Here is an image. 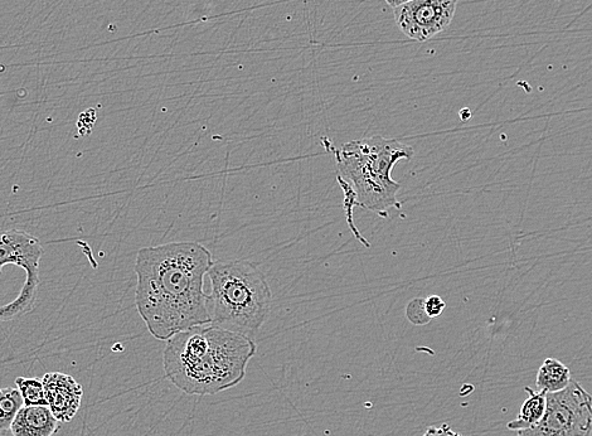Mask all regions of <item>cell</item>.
I'll list each match as a JSON object with an SVG mask.
<instances>
[{
    "mask_svg": "<svg viewBox=\"0 0 592 436\" xmlns=\"http://www.w3.org/2000/svg\"><path fill=\"white\" fill-rule=\"evenodd\" d=\"M213 263L211 251L198 242L139 250L135 305L153 337L168 341L179 332L211 324L205 278Z\"/></svg>",
    "mask_w": 592,
    "mask_h": 436,
    "instance_id": "6da1fadb",
    "label": "cell"
},
{
    "mask_svg": "<svg viewBox=\"0 0 592 436\" xmlns=\"http://www.w3.org/2000/svg\"><path fill=\"white\" fill-rule=\"evenodd\" d=\"M254 339L205 324L174 334L163 353L168 380L188 395H215L245 379Z\"/></svg>",
    "mask_w": 592,
    "mask_h": 436,
    "instance_id": "7a4b0ae2",
    "label": "cell"
},
{
    "mask_svg": "<svg viewBox=\"0 0 592 436\" xmlns=\"http://www.w3.org/2000/svg\"><path fill=\"white\" fill-rule=\"evenodd\" d=\"M323 144L336 155L337 177L351 186L357 207L366 208L382 218L390 217L391 208H401L397 200L401 184L391 172L400 161H411L414 149L396 139L377 137L352 140L341 149L327 138Z\"/></svg>",
    "mask_w": 592,
    "mask_h": 436,
    "instance_id": "3957f363",
    "label": "cell"
},
{
    "mask_svg": "<svg viewBox=\"0 0 592 436\" xmlns=\"http://www.w3.org/2000/svg\"><path fill=\"white\" fill-rule=\"evenodd\" d=\"M207 310L212 326L255 339L273 302L268 279L249 260L216 261L208 271Z\"/></svg>",
    "mask_w": 592,
    "mask_h": 436,
    "instance_id": "277c9868",
    "label": "cell"
},
{
    "mask_svg": "<svg viewBox=\"0 0 592 436\" xmlns=\"http://www.w3.org/2000/svg\"><path fill=\"white\" fill-rule=\"evenodd\" d=\"M43 253L40 240L28 232L0 231V323L35 308Z\"/></svg>",
    "mask_w": 592,
    "mask_h": 436,
    "instance_id": "5b68a950",
    "label": "cell"
},
{
    "mask_svg": "<svg viewBox=\"0 0 592 436\" xmlns=\"http://www.w3.org/2000/svg\"><path fill=\"white\" fill-rule=\"evenodd\" d=\"M546 411L540 423L519 430L518 436H591L592 396L571 380L565 390L546 395Z\"/></svg>",
    "mask_w": 592,
    "mask_h": 436,
    "instance_id": "8992f818",
    "label": "cell"
},
{
    "mask_svg": "<svg viewBox=\"0 0 592 436\" xmlns=\"http://www.w3.org/2000/svg\"><path fill=\"white\" fill-rule=\"evenodd\" d=\"M458 0H410L396 7L395 21L405 36L425 42L453 22Z\"/></svg>",
    "mask_w": 592,
    "mask_h": 436,
    "instance_id": "52a82bcc",
    "label": "cell"
},
{
    "mask_svg": "<svg viewBox=\"0 0 592 436\" xmlns=\"http://www.w3.org/2000/svg\"><path fill=\"white\" fill-rule=\"evenodd\" d=\"M42 381L48 408L60 423H70L80 409L82 386L74 377L61 372H48Z\"/></svg>",
    "mask_w": 592,
    "mask_h": 436,
    "instance_id": "ba28073f",
    "label": "cell"
},
{
    "mask_svg": "<svg viewBox=\"0 0 592 436\" xmlns=\"http://www.w3.org/2000/svg\"><path fill=\"white\" fill-rule=\"evenodd\" d=\"M60 421L48 406H23L11 426L14 436H52Z\"/></svg>",
    "mask_w": 592,
    "mask_h": 436,
    "instance_id": "9c48e42d",
    "label": "cell"
},
{
    "mask_svg": "<svg viewBox=\"0 0 592 436\" xmlns=\"http://www.w3.org/2000/svg\"><path fill=\"white\" fill-rule=\"evenodd\" d=\"M570 382V368L556 358H546L537 373V389L545 391L546 394H555V392L565 390Z\"/></svg>",
    "mask_w": 592,
    "mask_h": 436,
    "instance_id": "30bf717a",
    "label": "cell"
},
{
    "mask_svg": "<svg viewBox=\"0 0 592 436\" xmlns=\"http://www.w3.org/2000/svg\"><path fill=\"white\" fill-rule=\"evenodd\" d=\"M528 399L524 401L521 411L516 419L508 423V429L513 431L526 430L540 423L546 411V392L533 391L530 387H524Z\"/></svg>",
    "mask_w": 592,
    "mask_h": 436,
    "instance_id": "8fae6325",
    "label": "cell"
},
{
    "mask_svg": "<svg viewBox=\"0 0 592 436\" xmlns=\"http://www.w3.org/2000/svg\"><path fill=\"white\" fill-rule=\"evenodd\" d=\"M23 406L22 395L18 389H0V433L11 430L13 421Z\"/></svg>",
    "mask_w": 592,
    "mask_h": 436,
    "instance_id": "7c38bea8",
    "label": "cell"
},
{
    "mask_svg": "<svg viewBox=\"0 0 592 436\" xmlns=\"http://www.w3.org/2000/svg\"><path fill=\"white\" fill-rule=\"evenodd\" d=\"M16 385L21 392L24 406H48L42 379L17 377Z\"/></svg>",
    "mask_w": 592,
    "mask_h": 436,
    "instance_id": "4fadbf2b",
    "label": "cell"
},
{
    "mask_svg": "<svg viewBox=\"0 0 592 436\" xmlns=\"http://www.w3.org/2000/svg\"><path fill=\"white\" fill-rule=\"evenodd\" d=\"M406 317L415 326H425V324L431 321V318L427 316L425 310V299L417 298L411 300L406 308Z\"/></svg>",
    "mask_w": 592,
    "mask_h": 436,
    "instance_id": "5bb4252c",
    "label": "cell"
},
{
    "mask_svg": "<svg viewBox=\"0 0 592 436\" xmlns=\"http://www.w3.org/2000/svg\"><path fill=\"white\" fill-rule=\"evenodd\" d=\"M446 304L439 295H431V297L425 299V310L427 316L431 319L441 316L443 314Z\"/></svg>",
    "mask_w": 592,
    "mask_h": 436,
    "instance_id": "9a60e30c",
    "label": "cell"
},
{
    "mask_svg": "<svg viewBox=\"0 0 592 436\" xmlns=\"http://www.w3.org/2000/svg\"><path fill=\"white\" fill-rule=\"evenodd\" d=\"M424 436H463V435L459 434V433H455V431L453 429H451L448 424H443L440 426H430V428H427Z\"/></svg>",
    "mask_w": 592,
    "mask_h": 436,
    "instance_id": "2e32d148",
    "label": "cell"
},
{
    "mask_svg": "<svg viewBox=\"0 0 592 436\" xmlns=\"http://www.w3.org/2000/svg\"><path fill=\"white\" fill-rule=\"evenodd\" d=\"M386 2L390 4L391 7L396 8L402 6V4L410 2V0H386Z\"/></svg>",
    "mask_w": 592,
    "mask_h": 436,
    "instance_id": "e0dca14e",
    "label": "cell"
}]
</instances>
